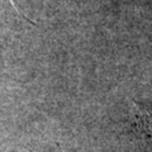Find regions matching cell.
Returning a JSON list of instances; mask_svg holds the SVG:
<instances>
[{
  "mask_svg": "<svg viewBox=\"0 0 152 152\" xmlns=\"http://www.w3.org/2000/svg\"><path fill=\"white\" fill-rule=\"evenodd\" d=\"M134 117L140 129L152 138V110L136 105Z\"/></svg>",
  "mask_w": 152,
  "mask_h": 152,
  "instance_id": "obj_1",
  "label": "cell"
}]
</instances>
